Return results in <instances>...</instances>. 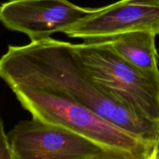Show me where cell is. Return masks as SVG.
<instances>
[{
	"mask_svg": "<svg viewBox=\"0 0 159 159\" xmlns=\"http://www.w3.org/2000/svg\"><path fill=\"white\" fill-rule=\"evenodd\" d=\"M152 159H159V136L154 147V152Z\"/></svg>",
	"mask_w": 159,
	"mask_h": 159,
	"instance_id": "cell-9",
	"label": "cell"
},
{
	"mask_svg": "<svg viewBox=\"0 0 159 159\" xmlns=\"http://www.w3.org/2000/svg\"><path fill=\"white\" fill-rule=\"evenodd\" d=\"M0 159H12L7 134H5L3 124L0 117Z\"/></svg>",
	"mask_w": 159,
	"mask_h": 159,
	"instance_id": "cell-8",
	"label": "cell"
},
{
	"mask_svg": "<svg viewBox=\"0 0 159 159\" xmlns=\"http://www.w3.org/2000/svg\"><path fill=\"white\" fill-rule=\"evenodd\" d=\"M75 48L87 71L133 113L159 121V81L144 75L108 43L86 40Z\"/></svg>",
	"mask_w": 159,
	"mask_h": 159,
	"instance_id": "cell-3",
	"label": "cell"
},
{
	"mask_svg": "<svg viewBox=\"0 0 159 159\" xmlns=\"http://www.w3.org/2000/svg\"><path fill=\"white\" fill-rule=\"evenodd\" d=\"M0 78L15 85L54 89L98 116L155 146L159 121L141 117L109 93L87 71L74 43L51 38L9 45L0 57Z\"/></svg>",
	"mask_w": 159,
	"mask_h": 159,
	"instance_id": "cell-1",
	"label": "cell"
},
{
	"mask_svg": "<svg viewBox=\"0 0 159 159\" xmlns=\"http://www.w3.org/2000/svg\"><path fill=\"white\" fill-rule=\"evenodd\" d=\"M7 137L12 159H116L88 138L34 118L19 122Z\"/></svg>",
	"mask_w": 159,
	"mask_h": 159,
	"instance_id": "cell-4",
	"label": "cell"
},
{
	"mask_svg": "<svg viewBox=\"0 0 159 159\" xmlns=\"http://www.w3.org/2000/svg\"><path fill=\"white\" fill-rule=\"evenodd\" d=\"M134 31L159 35V0H120L96 8L63 34L70 38L86 40Z\"/></svg>",
	"mask_w": 159,
	"mask_h": 159,
	"instance_id": "cell-5",
	"label": "cell"
},
{
	"mask_svg": "<svg viewBox=\"0 0 159 159\" xmlns=\"http://www.w3.org/2000/svg\"><path fill=\"white\" fill-rule=\"evenodd\" d=\"M94 10L68 0H9L0 5V22L34 41L63 33Z\"/></svg>",
	"mask_w": 159,
	"mask_h": 159,
	"instance_id": "cell-6",
	"label": "cell"
},
{
	"mask_svg": "<svg viewBox=\"0 0 159 159\" xmlns=\"http://www.w3.org/2000/svg\"><path fill=\"white\" fill-rule=\"evenodd\" d=\"M155 37V34L148 31H134L97 40L107 42L144 75L159 81V56Z\"/></svg>",
	"mask_w": 159,
	"mask_h": 159,
	"instance_id": "cell-7",
	"label": "cell"
},
{
	"mask_svg": "<svg viewBox=\"0 0 159 159\" xmlns=\"http://www.w3.org/2000/svg\"><path fill=\"white\" fill-rule=\"evenodd\" d=\"M10 89L32 118L79 134L116 159H152L153 144L98 116L61 92L26 85H15Z\"/></svg>",
	"mask_w": 159,
	"mask_h": 159,
	"instance_id": "cell-2",
	"label": "cell"
}]
</instances>
